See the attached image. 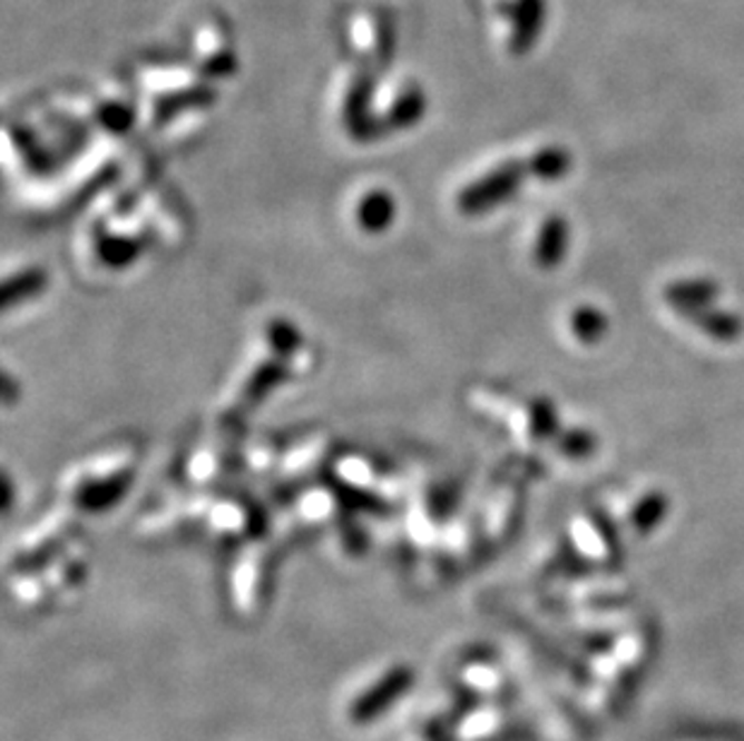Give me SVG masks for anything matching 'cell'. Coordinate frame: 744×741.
I'll return each mask as SVG.
<instances>
[{"label":"cell","instance_id":"6da1fadb","mask_svg":"<svg viewBox=\"0 0 744 741\" xmlns=\"http://www.w3.org/2000/svg\"><path fill=\"white\" fill-rule=\"evenodd\" d=\"M526 174H530L528 165L523 167L520 161H506V165H501L495 171H489L487 176H482L480 181H474L463 192L460 205H463L468 213L492 210V207L513 198V192L520 188V184H523Z\"/></svg>","mask_w":744,"mask_h":741},{"label":"cell","instance_id":"7a4b0ae2","mask_svg":"<svg viewBox=\"0 0 744 741\" xmlns=\"http://www.w3.org/2000/svg\"><path fill=\"white\" fill-rule=\"evenodd\" d=\"M677 316L692 323L694 328H698L708 339L721 345H733L744 335V318L735 314V310L718 308L716 304L682 310Z\"/></svg>","mask_w":744,"mask_h":741},{"label":"cell","instance_id":"3957f363","mask_svg":"<svg viewBox=\"0 0 744 741\" xmlns=\"http://www.w3.org/2000/svg\"><path fill=\"white\" fill-rule=\"evenodd\" d=\"M410 684L412 672L405 670V666H398L391 674H385L379 684L362 693V699L352 705V718L360 722L374 720V715H379L383 708H389L395 701V695L408 691Z\"/></svg>","mask_w":744,"mask_h":741},{"label":"cell","instance_id":"277c9868","mask_svg":"<svg viewBox=\"0 0 744 741\" xmlns=\"http://www.w3.org/2000/svg\"><path fill=\"white\" fill-rule=\"evenodd\" d=\"M545 0H516L511 10V39L509 47L516 56H526L545 27Z\"/></svg>","mask_w":744,"mask_h":741},{"label":"cell","instance_id":"5b68a950","mask_svg":"<svg viewBox=\"0 0 744 741\" xmlns=\"http://www.w3.org/2000/svg\"><path fill=\"white\" fill-rule=\"evenodd\" d=\"M721 296V285L716 279L708 277H687V279H675L665 285L663 289V299L667 306L675 310V314H682V310L689 308H702V306H713Z\"/></svg>","mask_w":744,"mask_h":741},{"label":"cell","instance_id":"8992f818","mask_svg":"<svg viewBox=\"0 0 744 741\" xmlns=\"http://www.w3.org/2000/svg\"><path fill=\"white\" fill-rule=\"evenodd\" d=\"M569 241H571L569 221L559 215L547 217L545 225L538 231V239H535L532 248L535 265L542 270L557 268V265H561L564 258H567Z\"/></svg>","mask_w":744,"mask_h":741},{"label":"cell","instance_id":"52a82bcc","mask_svg":"<svg viewBox=\"0 0 744 741\" xmlns=\"http://www.w3.org/2000/svg\"><path fill=\"white\" fill-rule=\"evenodd\" d=\"M371 97H374V80L362 72L354 78L345 101V118L356 138L371 140L381 130L379 121L371 118Z\"/></svg>","mask_w":744,"mask_h":741},{"label":"cell","instance_id":"ba28073f","mask_svg":"<svg viewBox=\"0 0 744 741\" xmlns=\"http://www.w3.org/2000/svg\"><path fill=\"white\" fill-rule=\"evenodd\" d=\"M215 99H217V92H215V87H211V85H196V87H186V90L165 95L155 107L157 121L165 124V121H169L172 116L182 113V111L211 107V103H215Z\"/></svg>","mask_w":744,"mask_h":741},{"label":"cell","instance_id":"9c48e42d","mask_svg":"<svg viewBox=\"0 0 744 741\" xmlns=\"http://www.w3.org/2000/svg\"><path fill=\"white\" fill-rule=\"evenodd\" d=\"M667 513H669V498L656 488V492H648L636 501V506L629 513V527L636 535L646 537L663 525Z\"/></svg>","mask_w":744,"mask_h":741},{"label":"cell","instance_id":"30bf717a","mask_svg":"<svg viewBox=\"0 0 744 741\" xmlns=\"http://www.w3.org/2000/svg\"><path fill=\"white\" fill-rule=\"evenodd\" d=\"M569 328L571 335L578 339L580 345L593 347V345H600L603 339L609 333V318L605 316V310H600L598 306H578L574 308V314L569 318Z\"/></svg>","mask_w":744,"mask_h":741},{"label":"cell","instance_id":"8fae6325","mask_svg":"<svg viewBox=\"0 0 744 741\" xmlns=\"http://www.w3.org/2000/svg\"><path fill=\"white\" fill-rule=\"evenodd\" d=\"M574 167L571 152L567 147H545V150L535 152L528 161V171L535 176L538 181H561Z\"/></svg>","mask_w":744,"mask_h":741},{"label":"cell","instance_id":"7c38bea8","mask_svg":"<svg viewBox=\"0 0 744 741\" xmlns=\"http://www.w3.org/2000/svg\"><path fill=\"white\" fill-rule=\"evenodd\" d=\"M424 111H427V97L422 95L420 87H408V90L393 101V107L389 111V126L410 128L420 121Z\"/></svg>","mask_w":744,"mask_h":741},{"label":"cell","instance_id":"4fadbf2b","mask_svg":"<svg viewBox=\"0 0 744 741\" xmlns=\"http://www.w3.org/2000/svg\"><path fill=\"white\" fill-rule=\"evenodd\" d=\"M598 443H600L598 436L588 432V428L574 426L557 436V451L571 457V461H586V457L595 455V451H598Z\"/></svg>","mask_w":744,"mask_h":741},{"label":"cell","instance_id":"5bb4252c","mask_svg":"<svg viewBox=\"0 0 744 741\" xmlns=\"http://www.w3.org/2000/svg\"><path fill=\"white\" fill-rule=\"evenodd\" d=\"M530 434L538 441H549L561 434L557 409L545 397H538L530 403Z\"/></svg>","mask_w":744,"mask_h":741},{"label":"cell","instance_id":"9a60e30c","mask_svg":"<svg viewBox=\"0 0 744 741\" xmlns=\"http://www.w3.org/2000/svg\"><path fill=\"white\" fill-rule=\"evenodd\" d=\"M234 70H236V56L232 51H219L211 58H205V61L200 63V72L207 80L229 78Z\"/></svg>","mask_w":744,"mask_h":741},{"label":"cell","instance_id":"2e32d148","mask_svg":"<svg viewBox=\"0 0 744 741\" xmlns=\"http://www.w3.org/2000/svg\"><path fill=\"white\" fill-rule=\"evenodd\" d=\"M99 118L109 130L124 132L133 124V111L121 101H111V103H104V107L99 109Z\"/></svg>","mask_w":744,"mask_h":741},{"label":"cell","instance_id":"e0dca14e","mask_svg":"<svg viewBox=\"0 0 744 741\" xmlns=\"http://www.w3.org/2000/svg\"><path fill=\"white\" fill-rule=\"evenodd\" d=\"M393 53H395V29L391 18H381L379 27H376V56H379V63L383 68H389V63L393 61Z\"/></svg>","mask_w":744,"mask_h":741},{"label":"cell","instance_id":"ac0fdd59","mask_svg":"<svg viewBox=\"0 0 744 741\" xmlns=\"http://www.w3.org/2000/svg\"><path fill=\"white\" fill-rule=\"evenodd\" d=\"M595 527L600 530V535L605 537V544H607V546H615V544H619V535H617V532L613 530V523H609V517H607L605 513H598V515H595Z\"/></svg>","mask_w":744,"mask_h":741}]
</instances>
